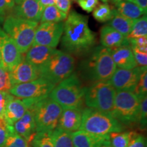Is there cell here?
Returning a JSON list of instances; mask_svg holds the SVG:
<instances>
[{
	"instance_id": "1",
	"label": "cell",
	"mask_w": 147,
	"mask_h": 147,
	"mask_svg": "<svg viewBox=\"0 0 147 147\" xmlns=\"http://www.w3.org/2000/svg\"><path fill=\"white\" fill-rule=\"evenodd\" d=\"M61 48L65 53L79 55L89 51L96 43V34L89 28L88 18L71 11L63 22Z\"/></svg>"
},
{
	"instance_id": "2",
	"label": "cell",
	"mask_w": 147,
	"mask_h": 147,
	"mask_svg": "<svg viewBox=\"0 0 147 147\" xmlns=\"http://www.w3.org/2000/svg\"><path fill=\"white\" fill-rule=\"evenodd\" d=\"M23 100L34 115L37 133H51L57 127L62 108L49 95Z\"/></svg>"
},
{
	"instance_id": "3",
	"label": "cell",
	"mask_w": 147,
	"mask_h": 147,
	"mask_svg": "<svg viewBox=\"0 0 147 147\" xmlns=\"http://www.w3.org/2000/svg\"><path fill=\"white\" fill-rule=\"evenodd\" d=\"M117 69L109 49L97 47L82 63V71L87 79L94 82L108 81Z\"/></svg>"
},
{
	"instance_id": "4",
	"label": "cell",
	"mask_w": 147,
	"mask_h": 147,
	"mask_svg": "<svg viewBox=\"0 0 147 147\" xmlns=\"http://www.w3.org/2000/svg\"><path fill=\"white\" fill-rule=\"evenodd\" d=\"M87 88L82 85L76 73L55 85L49 96L57 103L62 109L80 108L84 102Z\"/></svg>"
},
{
	"instance_id": "5",
	"label": "cell",
	"mask_w": 147,
	"mask_h": 147,
	"mask_svg": "<svg viewBox=\"0 0 147 147\" xmlns=\"http://www.w3.org/2000/svg\"><path fill=\"white\" fill-rule=\"evenodd\" d=\"M79 130L95 136H106L113 132L123 131V126L113 115L87 108L82 110Z\"/></svg>"
},
{
	"instance_id": "6",
	"label": "cell",
	"mask_w": 147,
	"mask_h": 147,
	"mask_svg": "<svg viewBox=\"0 0 147 147\" xmlns=\"http://www.w3.org/2000/svg\"><path fill=\"white\" fill-rule=\"evenodd\" d=\"M3 31L14 40L22 55L32 47L38 22L9 14L3 21Z\"/></svg>"
},
{
	"instance_id": "7",
	"label": "cell",
	"mask_w": 147,
	"mask_h": 147,
	"mask_svg": "<svg viewBox=\"0 0 147 147\" xmlns=\"http://www.w3.org/2000/svg\"><path fill=\"white\" fill-rule=\"evenodd\" d=\"M74 68L75 59L72 55L55 49L49 60L40 68V77L57 85L72 74Z\"/></svg>"
},
{
	"instance_id": "8",
	"label": "cell",
	"mask_w": 147,
	"mask_h": 147,
	"mask_svg": "<svg viewBox=\"0 0 147 147\" xmlns=\"http://www.w3.org/2000/svg\"><path fill=\"white\" fill-rule=\"evenodd\" d=\"M116 92L108 81L96 82L87 88L84 101L88 108L112 115Z\"/></svg>"
},
{
	"instance_id": "9",
	"label": "cell",
	"mask_w": 147,
	"mask_h": 147,
	"mask_svg": "<svg viewBox=\"0 0 147 147\" xmlns=\"http://www.w3.org/2000/svg\"><path fill=\"white\" fill-rule=\"evenodd\" d=\"M140 106V99L133 92L117 91L112 115L121 123H134L138 121Z\"/></svg>"
},
{
	"instance_id": "10",
	"label": "cell",
	"mask_w": 147,
	"mask_h": 147,
	"mask_svg": "<svg viewBox=\"0 0 147 147\" xmlns=\"http://www.w3.org/2000/svg\"><path fill=\"white\" fill-rule=\"evenodd\" d=\"M55 87L54 84L40 77L33 81L12 86L8 92L21 100L42 98L48 96Z\"/></svg>"
},
{
	"instance_id": "11",
	"label": "cell",
	"mask_w": 147,
	"mask_h": 147,
	"mask_svg": "<svg viewBox=\"0 0 147 147\" xmlns=\"http://www.w3.org/2000/svg\"><path fill=\"white\" fill-rule=\"evenodd\" d=\"M63 22L42 23L37 27L33 45H41L55 49L61 38Z\"/></svg>"
},
{
	"instance_id": "12",
	"label": "cell",
	"mask_w": 147,
	"mask_h": 147,
	"mask_svg": "<svg viewBox=\"0 0 147 147\" xmlns=\"http://www.w3.org/2000/svg\"><path fill=\"white\" fill-rule=\"evenodd\" d=\"M146 67H136L132 69H117L108 82L116 91L134 93L141 73Z\"/></svg>"
},
{
	"instance_id": "13",
	"label": "cell",
	"mask_w": 147,
	"mask_h": 147,
	"mask_svg": "<svg viewBox=\"0 0 147 147\" xmlns=\"http://www.w3.org/2000/svg\"><path fill=\"white\" fill-rule=\"evenodd\" d=\"M0 54L3 66L10 71L23 59V55L18 50L14 40L0 28Z\"/></svg>"
},
{
	"instance_id": "14",
	"label": "cell",
	"mask_w": 147,
	"mask_h": 147,
	"mask_svg": "<svg viewBox=\"0 0 147 147\" xmlns=\"http://www.w3.org/2000/svg\"><path fill=\"white\" fill-rule=\"evenodd\" d=\"M9 73L12 86L33 81L40 78V69L29 63L24 58Z\"/></svg>"
},
{
	"instance_id": "15",
	"label": "cell",
	"mask_w": 147,
	"mask_h": 147,
	"mask_svg": "<svg viewBox=\"0 0 147 147\" xmlns=\"http://www.w3.org/2000/svg\"><path fill=\"white\" fill-rule=\"evenodd\" d=\"M82 113L80 108H63L57 127L69 133L78 131L82 122Z\"/></svg>"
},
{
	"instance_id": "16",
	"label": "cell",
	"mask_w": 147,
	"mask_h": 147,
	"mask_svg": "<svg viewBox=\"0 0 147 147\" xmlns=\"http://www.w3.org/2000/svg\"><path fill=\"white\" fill-rule=\"evenodd\" d=\"M43 10L39 0H25L14 6L11 14L29 21L39 22Z\"/></svg>"
},
{
	"instance_id": "17",
	"label": "cell",
	"mask_w": 147,
	"mask_h": 147,
	"mask_svg": "<svg viewBox=\"0 0 147 147\" xmlns=\"http://www.w3.org/2000/svg\"><path fill=\"white\" fill-rule=\"evenodd\" d=\"M110 50L114 62L119 68L132 69L138 66L129 43Z\"/></svg>"
},
{
	"instance_id": "18",
	"label": "cell",
	"mask_w": 147,
	"mask_h": 147,
	"mask_svg": "<svg viewBox=\"0 0 147 147\" xmlns=\"http://www.w3.org/2000/svg\"><path fill=\"white\" fill-rule=\"evenodd\" d=\"M11 127L15 133L26 139L29 143L37 134L34 115L29 110H27L25 115Z\"/></svg>"
},
{
	"instance_id": "19",
	"label": "cell",
	"mask_w": 147,
	"mask_h": 147,
	"mask_svg": "<svg viewBox=\"0 0 147 147\" xmlns=\"http://www.w3.org/2000/svg\"><path fill=\"white\" fill-rule=\"evenodd\" d=\"M27 110V106L21 99L12 95L7 103L4 113V121L8 126H12L19 120Z\"/></svg>"
},
{
	"instance_id": "20",
	"label": "cell",
	"mask_w": 147,
	"mask_h": 147,
	"mask_svg": "<svg viewBox=\"0 0 147 147\" xmlns=\"http://www.w3.org/2000/svg\"><path fill=\"white\" fill-rule=\"evenodd\" d=\"M55 51V49L54 48L41 45H34L27 51L24 59L40 69L49 60Z\"/></svg>"
},
{
	"instance_id": "21",
	"label": "cell",
	"mask_w": 147,
	"mask_h": 147,
	"mask_svg": "<svg viewBox=\"0 0 147 147\" xmlns=\"http://www.w3.org/2000/svg\"><path fill=\"white\" fill-rule=\"evenodd\" d=\"M100 42L102 47L109 49H113L129 44L125 37L110 25H105L101 29Z\"/></svg>"
},
{
	"instance_id": "22",
	"label": "cell",
	"mask_w": 147,
	"mask_h": 147,
	"mask_svg": "<svg viewBox=\"0 0 147 147\" xmlns=\"http://www.w3.org/2000/svg\"><path fill=\"white\" fill-rule=\"evenodd\" d=\"M71 136L74 147H100L108 139V136H100L80 130L71 133Z\"/></svg>"
},
{
	"instance_id": "23",
	"label": "cell",
	"mask_w": 147,
	"mask_h": 147,
	"mask_svg": "<svg viewBox=\"0 0 147 147\" xmlns=\"http://www.w3.org/2000/svg\"><path fill=\"white\" fill-rule=\"evenodd\" d=\"M115 5L116 10L119 14L130 19L135 20L141 17L142 15H146L140 7L131 1H122L115 3Z\"/></svg>"
},
{
	"instance_id": "24",
	"label": "cell",
	"mask_w": 147,
	"mask_h": 147,
	"mask_svg": "<svg viewBox=\"0 0 147 147\" xmlns=\"http://www.w3.org/2000/svg\"><path fill=\"white\" fill-rule=\"evenodd\" d=\"M134 21V20L121 15L115 9L113 18L109 21V25L126 38L131 32Z\"/></svg>"
},
{
	"instance_id": "25",
	"label": "cell",
	"mask_w": 147,
	"mask_h": 147,
	"mask_svg": "<svg viewBox=\"0 0 147 147\" xmlns=\"http://www.w3.org/2000/svg\"><path fill=\"white\" fill-rule=\"evenodd\" d=\"M67 14L60 10L56 5H50L44 8L40 21L41 23H58L63 22Z\"/></svg>"
},
{
	"instance_id": "26",
	"label": "cell",
	"mask_w": 147,
	"mask_h": 147,
	"mask_svg": "<svg viewBox=\"0 0 147 147\" xmlns=\"http://www.w3.org/2000/svg\"><path fill=\"white\" fill-rule=\"evenodd\" d=\"M53 147H74L71 133L56 127L51 134Z\"/></svg>"
},
{
	"instance_id": "27",
	"label": "cell",
	"mask_w": 147,
	"mask_h": 147,
	"mask_svg": "<svg viewBox=\"0 0 147 147\" xmlns=\"http://www.w3.org/2000/svg\"><path fill=\"white\" fill-rule=\"evenodd\" d=\"M135 134L133 131L113 132L108 135V140L113 147H127Z\"/></svg>"
},
{
	"instance_id": "28",
	"label": "cell",
	"mask_w": 147,
	"mask_h": 147,
	"mask_svg": "<svg viewBox=\"0 0 147 147\" xmlns=\"http://www.w3.org/2000/svg\"><path fill=\"white\" fill-rule=\"evenodd\" d=\"M142 36H147L146 15H143L142 17L134 20L131 32L126 37V39L129 42L132 39Z\"/></svg>"
},
{
	"instance_id": "29",
	"label": "cell",
	"mask_w": 147,
	"mask_h": 147,
	"mask_svg": "<svg viewBox=\"0 0 147 147\" xmlns=\"http://www.w3.org/2000/svg\"><path fill=\"white\" fill-rule=\"evenodd\" d=\"M115 8L111 7L107 3L97 5L93 11V16L95 20L100 23H105L110 21L115 13Z\"/></svg>"
},
{
	"instance_id": "30",
	"label": "cell",
	"mask_w": 147,
	"mask_h": 147,
	"mask_svg": "<svg viewBox=\"0 0 147 147\" xmlns=\"http://www.w3.org/2000/svg\"><path fill=\"white\" fill-rule=\"evenodd\" d=\"M8 127L9 134L3 147H29V142L26 139L15 133L12 127Z\"/></svg>"
},
{
	"instance_id": "31",
	"label": "cell",
	"mask_w": 147,
	"mask_h": 147,
	"mask_svg": "<svg viewBox=\"0 0 147 147\" xmlns=\"http://www.w3.org/2000/svg\"><path fill=\"white\" fill-rule=\"evenodd\" d=\"M51 133H37L32 141V147H53Z\"/></svg>"
},
{
	"instance_id": "32",
	"label": "cell",
	"mask_w": 147,
	"mask_h": 147,
	"mask_svg": "<svg viewBox=\"0 0 147 147\" xmlns=\"http://www.w3.org/2000/svg\"><path fill=\"white\" fill-rule=\"evenodd\" d=\"M134 93L139 99L146 96L147 94V69L144 68L140 76Z\"/></svg>"
},
{
	"instance_id": "33",
	"label": "cell",
	"mask_w": 147,
	"mask_h": 147,
	"mask_svg": "<svg viewBox=\"0 0 147 147\" xmlns=\"http://www.w3.org/2000/svg\"><path fill=\"white\" fill-rule=\"evenodd\" d=\"M15 6L14 0H0V21H4L5 18L12 14Z\"/></svg>"
},
{
	"instance_id": "34",
	"label": "cell",
	"mask_w": 147,
	"mask_h": 147,
	"mask_svg": "<svg viewBox=\"0 0 147 147\" xmlns=\"http://www.w3.org/2000/svg\"><path fill=\"white\" fill-rule=\"evenodd\" d=\"M12 85L10 73L3 65L0 66V91H9Z\"/></svg>"
},
{
	"instance_id": "35",
	"label": "cell",
	"mask_w": 147,
	"mask_h": 147,
	"mask_svg": "<svg viewBox=\"0 0 147 147\" xmlns=\"http://www.w3.org/2000/svg\"><path fill=\"white\" fill-rule=\"evenodd\" d=\"M140 106L138 123L142 129L146 127L147 123V97L145 96L140 99Z\"/></svg>"
},
{
	"instance_id": "36",
	"label": "cell",
	"mask_w": 147,
	"mask_h": 147,
	"mask_svg": "<svg viewBox=\"0 0 147 147\" xmlns=\"http://www.w3.org/2000/svg\"><path fill=\"white\" fill-rule=\"evenodd\" d=\"M12 96L8 91H0V119L4 120L5 107Z\"/></svg>"
},
{
	"instance_id": "37",
	"label": "cell",
	"mask_w": 147,
	"mask_h": 147,
	"mask_svg": "<svg viewBox=\"0 0 147 147\" xmlns=\"http://www.w3.org/2000/svg\"><path fill=\"white\" fill-rule=\"evenodd\" d=\"M77 2L82 10L90 13L98 5L99 0H77Z\"/></svg>"
},
{
	"instance_id": "38",
	"label": "cell",
	"mask_w": 147,
	"mask_h": 147,
	"mask_svg": "<svg viewBox=\"0 0 147 147\" xmlns=\"http://www.w3.org/2000/svg\"><path fill=\"white\" fill-rule=\"evenodd\" d=\"M134 58L137 65L139 67H146L147 66V53H143L140 51L131 49Z\"/></svg>"
},
{
	"instance_id": "39",
	"label": "cell",
	"mask_w": 147,
	"mask_h": 147,
	"mask_svg": "<svg viewBox=\"0 0 147 147\" xmlns=\"http://www.w3.org/2000/svg\"><path fill=\"white\" fill-rule=\"evenodd\" d=\"M127 147H146V138L138 134H135Z\"/></svg>"
},
{
	"instance_id": "40",
	"label": "cell",
	"mask_w": 147,
	"mask_h": 147,
	"mask_svg": "<svg viewBox=\"0 0 147 147\" xmlns=\"http://www.w3.org/2000/svg\"><path fill=\"white\" fill-rule=\"evenodd\" d=\"M9 134L8 127L5 121L0 119V147L4 146L5 140Z\"/></svg>"
},
{
	"instance_id": "41",
	"label": "cell",
	"mask_w": 147,
	"mask_h": 147,
	"mask_svg": "<svg viewBox=\"0 0 147 147\" xmlns=\"http://www.w3.org/2000/svg\"><path fill=\"white\" fill-rule=\"evenodd\" d=\"M55 5L60 10L67 14L70 10L71 1V0H55Z\"/></svg>"
},
{
	"instance_id": "42",
	"label": "cell",
	"mask_w": 147,
	"mask_h": 147,
	"mask_svg": "<svg viewBox=\"0 0 147 147\" xmlns=\"http://www.w3.org/2000/svg\"><path fill=\"white\" fill-rule=\"evenodd\" d=\"M134 3L140 7L144 10V12L146 14L147 11V0H134Z\"/></svg>"
},
{
	"instance_id": "43",
	"label": "cell",
	"mask_w": 147,
	"mask_h": 147,
	"mask_svg": "<svg viewBox=\"0 0 147 147\" xmlns=\"http://www.w3.org/2000/svg\"><path fill=\"white\" fill-rule=\"evenodd\" d=\"M44 8L50 5H55V0H39Z\"/></svg>"
},
{
	"instance_id": "44",
	"label": "cell",
	"mask_w": 147,
	"mask_h": 147,
	"mask_svg": "<svg viewBox=\"0 0 147 147\" xmlns=\"http://www.w3.org/2000/svg\"><path fill=\"white\" fill-rule=\"evenodd\" d=\"M100 147H113V146L110 144V143L109 142V140L108 139L107 140H106L105 142H104L102 145H101Z\"/></svg>"
},
{
	"instance_id": "45",
	"label": "cell",
	"mask_w": 147,
	"mask_h": 147,
	"mask_svg": "<svg viewBox=\"0 0 147 147\" xmlns=\"http://www.w3.org/2000/svg\"><path fill=\"white\" fill-rule=\"evenodd\" d=\"M115 3H117V2H120V1H131V2H133L134 0H113Z\"/></svg>"
},
{
	"instance_id": "46",
	"label": "cell",
	"mask_w": 147,
	"mask_h": 147,
	"mask_svg": "<svg viewBox=\"0 0 147 147\" xmlns=\"http://www.w3.org/2000/svg\"><path fill=\"white\" fill-rule=\"evenodd\" d=\"M24 1H25V0H14V2L16 3V5H18L20 4V3H21L22 2H23Z\"/></svg>"
},
{
	"instance_id": "47",
	"label": "cell",
	"mask_w": 147,
	"mask_h": 147,
	"mask_svg": "<svg viewBox=\"0 0 147 147\" xmlns=\"http://www.w3.org/2000/svg\"><path fill=\"white\" fill-rule=\"evenodd\" d=\"M1 65H3V63H2V59H1V54H0V66Z\"/></svg>"
},
{
	"instance_id": "48",
	"label": "cell",
	"mask_w": 147,
	"mask_h": 147,
	"mask_svg": "<svg viewBox=\"0 0 147 147\" xmlns=\"http://www.w3.org/2000/svg\"><path fill=\"white\" fill-rule=\"evenodd\" d=\"M101 1H102L103 2H104V3H107V2H108V1H110V0H101Z\"/></svg>"
},
{
	"instance_id": "49",
	"label": "cell",
	"mask_w": 147,
	"mask_h": 147,
	"mask_svg": "<svg viewBox=\"0 0 147 147\" xmlns=\"http://www.w3.org/2000/svg\"><path fill=\"white\" fill-rule=\"evenodd\" d=\"M74 1H77V0H74Z\"/></svg>"
},
{
	"instance_id": "50",
	"label": "cell",
	"mask_w": 147,
	"mask_h": 147,
	"mask_svg": "<svg viewBox=\"0 0 147 147\" xmlns=\"http://www.w3.org/2000/svg\"><path fill=\"white\" fill-rule=\"evenodd\" d=\"M0 23H1V21H0Z\"/></svg>"
}]
</instances>
